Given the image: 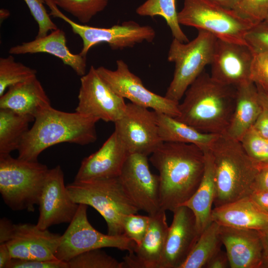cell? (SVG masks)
I'll list each match as a JSON object with an SVG mask.
<instances>
[{"instance_id":"37","label":"cell","mask_w":268,"mask_h":268,"mask_svg":"<svg viewBox=\"0 0 268 268\" xmlns=\"http://www.w3.org/2000/svg\"><path fill=\"white\" fill-rule=\"evenodd\" d=\"M27 4L31 15L38 26V31L36 38L46 36L49 31L58 28L52 20L47 12L44 4V0H23Z\"/></svg>"},{"instance_id":"50","label":"cell","mask_w":268,"mask_h":268,"mask_svg":"<svg viewBox=\"0 0 268 268\" xmlns=\"http://www.w3.org/2000/svg\"><path fill=\"white\" fill-rule=\"evenodd\" d=\"M10 15L9 11L6 9L2 8L0 10V22L6 19Z\"/></svg>"},{"instance_id":"24","label":"cell","mask_w":268,"mask_h":268,"mask_svg":"<svg viewBox=\"0 0 268 268\" xmlns=\"http://www.w3.org/2000/svg\"><path fill=\"white\" fill-rule=\"evenodd\" d=\"M51 106L50 100L36 76L10 86L0 96V109L34 118Z\"/></svg>"},{"instance_id":"1","label":"cell","mask_w":268,"mask_h":268,"mask_svg":"<svg viewBox=\"0 0 268 268\" xmlns=\"http://www.w3.org/2000/svg\"><path fill=\"white\" fill-rule=\"evenodd\" d=\"M149 161L158 171L162 209L173 211L195 193L205 168V151L189 143L164 142Z\"/></svg>"},{"instance_id":"42","label":"cell","mask_w":268,"mask_h":268,"mask_svg":"<svg viewBox=\"0 0 268 268\" xmlns=\"http://www.w3.org/2000/svg\"><path fill=\"white\" fill-rule=\"evenodd\" d=\"M253 128L261 135L268 139V109L264 106Z\"/></svg>"},{"instance_id":"40","label":"cell","mask_w":268,"mask_h":268,"mask_svg":"<svg viewBox=\"0 0 268 268\" xmlns=\"http://www.w3.org/2000/svg\"><path fill=\"white\" fill-rule=\"evenodd\" d=\"M6 268H69L67 262L59 260H37L12 258Z\"/></svg>"},{"instance_id":"46","label":"cell","mask_w":268,"mask_h":268,"mask_svg":"<svg viewBox=\"0 0 268 268\" xmlns=\"http://www.w3.org/2000/svg\"><path fill=\"white\" fill-rule=\"evenodd\" d=\"M10 251L5 243L0 244V268H6L12 259Z\"/></svg>"},{"instance_id":"38","label":"cell","mask_w":268,"mask_h":268,"mask_svg":"<svg viewBox=\"0 0 268 268\" xmlns=\"http://www.w3.org/2000/svg\"><path fill=\"white\" fill-rule=\"evenodd\" d=\"M244 39L254 54L268 53V22L265 20L251 27Z\"/></svg>"},{"instance_id":"33","label":"cell","mask_w":268,"mask_h":268,"mask_svg":"<svg viewBox=\"0 0 268 268\" xmlns=\"http://www.w3.org/2000/svg\"><path fill=\"white\" fill-rule=\"evenodd\" d=\"M67 263L69 268H123L122 262H118L101 249L80 253Z\"/></svg>"},{"instance_id":"19","label":"cell","mask_w":268,"mask_h":268,"mask_svg":"<svg viewBox=\"0 0 268 268\" xmlns=\"http://www.w3.org/2000/svg\"><path fill=\"white\" fill-rule=\"evenodd\" d=\"M130 154L114 131L97 151L82 160L74 181L119 177Z\"/></svg>"},{"instance_id":"28","label":"cell","mask_w":268,"mask_h":268,"mask_svg":"<svg viewBox=\"0 0 268 268\" xmlns=\"http://www.w3.org/2000/svg\"><path fill=\"white\" fill-rule=\"evenodd\" d=\"M35 118L11 110L0 109V155L18 150Z\"/></svg>"},{"instance_id":"44","label":"cell","mask_w":268,"mask_h":268,"mask_svg":"<svg viewBox=\"0 0 268 268\" xmlns=\"http://www.w3.org/2000/svg\"><path fill=\"white\" fill-rule=\"evenodd\" d=\"M15 224L6 217L0 219V244L7 243L11 238Z\"/></svg>"},{"instance_id":"35","label":"cell","mask_w":268,"mask_h":268,"mask_svg":"<svg viewBox=\"0 0 268 268\" xmlns=\"http://www.w3.org/2000/svg\"><path fill=\"white\" fill-rule=\"evenodd\" d=\"M232 10L254 26L266 20L268 14V0H240Z\"/></svg>"},{"instance_id":"10","label":"cell","mask_w":268,"mask_h":268,"mask_svg":"<svg viewBox=\"0 0 268 268\" xmlns=\"http://www.w3.org/2000/svg\"><path fill=\"white\" fill-rule=\"evenodd\" d=\"M88 205L79 204L78 210L61 238L56 257L67 262L74 256L89 250L115 248L134 252L136 244L125 235L104 234L95 229L87 216Z\"/></svg>"},{"instance_id":"26","label":"cell","mask_w":268,"mask_h":268,"mask_svg":"<svg viewBox=\"0 0 268 268\" xmlns=\"http://www.w3.org/2000/svg\"><path fill=\"white\" fill-rule=\"evenodd\" d=\"M205 151V164L203 175L197 190L183 205L194 213L196 227L200 235L211 222L212 205L215 193V181L213 164L208 150Z\"/></svg>"},{"instance_id":"39","label":"cell","mask_w":268,"mask_h":268,"mask_svg":"<svg viewBox=\"0 0 268 268\" xmlns=\"http://www.w3.org/2000/svg\"><path fill=\"white\" fill-rule=\"evenodd\" d=\"M250 80L257 88L268 94V53L254 54L251 67Z\"/></svg>"},{"instance_id":"3","label":"cell","mask_w":268,"mask_h":268,"mask_svg":"<svg viewBox=\"0 0 268 268\" xmlns=\"http://www.w3.org/2000/svg\"><path fill=\"white\" fill-rule=\"evenodd\" d=\"M98 121L76 112H65L51 106L35 118L18 150L17 158L37 161L42 151L60 143L80 145L93 143L97 138L96 124Z\"/></svg>"},{"instance_id":"20","label":"cell","mask_w":268,"mask_h":268,"mask_svg":"<svg viewBox=\"0 0 268 268\" xmlns=\"http://www.w3.org/2000/svg\"><path fill=\"white\" fill-rule=\"evenodd\" d=\"M220 235L231 268H264L259 230L220 225Z\"/></svg>"},{"instance_id":"17","label":"cell","mask_w":268,"mask_h":268,"mask_svg":"<svg viewBox=\"0 0 268 268\" xmlns=\"http://www.w3.org/2000/svg\"><path fill=\"white\" fill-rule=\"evenodd\" d=\"M254 55L247 45L217 39L210 64V76L220 83L235 87L251 81Z\"/></svg>"},{"instance_id":"5","label":"cell","mask_w":268,"mask_h":268,"mask_svg":"<svg viewBox=\"0 0 268 268\" xmlns=\"http://www.w3.org/2000/svg\"><path fill=\"white\" fill-rule=\"evenodd\" d=\"M71 199L96 209L105 219L108 234H124V216L137 213L139 209L126 192L119 177L73 181L66 186Z\"/></svg>"},{"instance_id":"47","label":"cell","mask_w":268,"mask_h":268,"mask_svg":"<svg viewBox=\"0 0 268 268\" xmlns=\"http://www.w3.org/2000/svg\"><path fill=\"white\" fill-rule=\"evenodd\" d=\"M259 232L263 248L264 268H268V229Z\"/></svg>"},{"instance_id":"23","label":"cell","mask_w":268,"mask_h":268,"mask_svg":"<svg viewBox=\"0 0 268 268\" xmlns=\"http://www.w3.org/2000/svg\"><path fill=\"white\" fill-rule=\"evenodd\" d=\"M211 220L220 225L240 229H268V213L248 196L218 207L211 212Z\"/></svg>"},{"instance_id":"51","label":"cell","mask_w":268,"mask_h":268,"mask_svg":"<svg viewBox=\"0 0 268 268\" xmlns=\"http://www.w3.org/2000/svg\"><path fill=\"white\" fill-rule=\"evenodd\" d=\"M265 20L267 21V22H268V15L267 16V18H266Z\"/></svg>"},{"instance_id":"45","label":"cell","mask_w":268,"mask_h":268,"mask_svg":"<svg viewBox=\"0 0 268 268\" xmlns=\"http://www.w3.org/2000/svg\"><path fill=\"white\" fill-rule=\"evenodd\" d=\"M249 196L259 206L268 213V191H254Z\"/></svg>"},{"instance_id":"29","label":"cell","mask_w":268,"mask_h":268,"mask_svg":"<svg viewBox=\"0 0 268 268\" xmlns=\"http://www.w3.org/2000/svg\"><path fill=\"white\" fill-rule=\"evenodd\" d=\"M220 225L212 221L200 235L197 243L180 268H203L222 245Z\"/></svg>"},{"instance_id":"32","label":"cell","mask_w":268,"mask_h":268,"mask_svg":"<svg viewBox=\"0 0 268 268\" xmlns=\"http://www.w3.org/2000/svg\"><path fill=\"white\" fill-rule=\"evenodd\" d=\"M55 4L82 24L90 21L107 6L109 0H53Z\"/></svg>"},{"instance_id":"4","label":"cell","mask_w":268,"mask_h":268,"mask_svg":"<svg viewBox=\"0 0 268 268\" xmlns=\"http://www.w3.org/2000/svg\"><path fill=\"white\" fill-rule=\"evenodd\" d=\"M208 151L214 171L215 207L249 196L261 165L248 156L240 142L220 134Z\"/></svg>"},{"instance_id":"34","label":"cell","mask_w":268,"mask_h":268,"mask_svg":"<svg viewBox=\"0 0 268 268\" xmlns=\"http://www.w3.org/2000/svg\"><path fill=\"white\" fill-rule=\"evenodd\" d=\"M239 141L248 156L259 165L268 164V139L258 133L253 127Z\"/></svg>"},{"instance_id":"18","label":"cell","mask_w":268,"mask_h":268,"mask_svg":"<svg viewBox=\"0 0 268 268\" xmlns=\"http://www.w3.org/2000/svg\"><path fill=\"white\" fill-rule=\"evenodd\" d=\"M61 235L47 229H41L36 225L19 223L9 240L6 243L12 258L26 260H54L60 244Z\"/></svg>"},{"instance_id":"7","label":"cell","mask_w":268,"mask_h":268,"mask_svg":"<svg viewBox=\"0 0 268 268\" xmlns=\"http://www.w3.org/2000/svg\"><path fill=\"white\" fill-rule=\"evenodd\" d=\"M217 38L210 33L199 30L197 37L187 43L173 38L167 60L175 64L173 78L165 97L179 102L190 85L210 65Z\"/></svg>"},{"instance_id":"25","label":"cell","mask_w":268,"mask_h":268,"mask_svg":"<svg viewBox=\"0 0 268 268\" xmlns=\"http://www.w3.org/2000/svg\"><path fill=\"white\" fill-rule=\"evenodd\" d=\"M263 109L258 88L252 81L236 87L234 112L229 126L223 134L239 141L253 126Z\"/></svg>"},{"instance_id":"31","label":"cell","mask_w":268,"mask_h":268,"mask_svg":"<svg viewBox=\"0 0 268 268\" xmlns=\"http://www.w3.org/2000/svg\"><path fill=\"white\" fill-rule=\"evenodd\" d=\"M36 69L16 62L12 55L0 58V96L10 86L36 76Z\"/></svg>"},{"instance_id":"11","label":"cell","mask_w":268,"mask_h":268,"mask_svg":"<svg viewBox=\"0 0 268 268\" xmlns=\"http://www.w3.org/2000/svg\"><path fill=\"white\" fill-rule=\"evenodd\" d=\"M101 77L120 96L131 103L151 108L174 118L179 116V102L161 96L147 89L140 78L133 73L123 60L116 61V68H96Z\"/></svg>"},{"instance_id":"13","label":"cell","mask_w":268,"mask_h":268,"mask_svg":"<svg viewBox=\"0 0 268 268\" xmlns=\"http://www.w3.org/2000/svg\"><path fill=\"white\" fill-rule=\"evenodd\" d=\"M75 112L106 122L118 120L126 110L124 98L116 94L91 66L81 76Z\"/></svg>"},{"instance_id":"43","label":"cell","mask_w":268,"mask_h":268,"mask_svg":"<svg viewBox=\"0 0 268 268\" xmlns=\"http://www.w3.org/2000/svg\"><path fill=\"white\" fill-rule=\"evenodd\" d=\"M230 263L226 252L221 249L209 260L205 268H227Z\"/></svg>"},{"instance_id":"27","label":"cell","mask_w":268,"mask_h":268,"mask_svg":"<svg viewBox=\"0 0 268 268\" xmlns=\"http://www.w3.org/2000/svg\"><path fill=\"white\" fill-rule=\"evenodd\" d=\"M156 112L159 135L163 142L193 144L206 151L220 135L201 132L176 118Z\"/></svg>"},{"instance_id":"12","label":"cell","mask_w":268,"mask_h":268,"mask_svg":"<svg viewBox=\"0 0 268 268\" xmlns=\"http://www.w3.org/2000/svg\"><path fill=\"white\" fill-rule=\"evenodd\" d=\"M115 124V132L130 154L151 155L162 143L158 133L156 112L133 103Z\"/></svg>"},{"instance_id":"30","label":"cell","mask_w":268,"mask_h":268,"mask_svg":"<svg viewBox=\"0 0 268 268\" xmlns=\"http://www.w3.org/2000/svg\"><path fill=\"white\" fill-rule=\"evenodd\" d=\"M136 13L141 16L162 17L169 27L173 38L183 43L189 42L178 21L176 0H146L136 8Z\"/></svg>"},{"instance_id":"16","label":"cell","mask_w":268,"mask_h":268,"mask_svg":"<svg viewBox=\"0 0 268 268\" xmlns=\"http://www.w3.org/2000/svg\"><path fill=\"white\" fill-rule=\"evenodd\" d=\"M172 212L173 220L158 268H180L200 236L194 214L189 207L181 205Z\"/></svg>"},{"instance_id":"36","label":"cell","mask_w":268,"mask_h":268,"mask_svg":"<svg viewBox=\"0 0 268 268\" xmlns=\"http://www.w3.org/2000/svg\"><path fill=\"white\" fill-rule=\"evenodd\" d=\"M149 215L136 214L124 216L123 220L124 234L134 242L136 246L140 245L148 227Z\"/></svg>"},{"instance_id":"41","label":"cell","mask_w":268,"mask_h":268,"mask_svg":"<svg viewBox=\"0 0 268 268\" xmlns=\"http://www.w3.org/2000/svg\"><path fill=\"white\" fill-rule=\"evenodd\" d=\"M254 191H268V164L260 166L253 183Z\"/></svg>"},{"instance_id":"49","label":"cell","mask_w":268,"mask_h":268,"mask_svg":"<svg viewBox=\"0 0 268 268\" xmlns=\"http://www.w3.org/2000/svg\"><path fill=\"white\" fill-rule=\"evenodd\" d=\"M258 88L259 96L260 101L263 106L268 109V94L266 93L261 89Z\"/></svg>"},{"instance_id":"14","label":"cell","mask_w":268,"mask_h":268,"mask_svg":"<svg viewBox=\"0 0 268 268\" xmlns=\"http://www.w3.org/2000/svg\"><path fill=\"white\" fill-rule=\"evenodd\" d=\"M119 177L129 197L139 210L151 216L162 209L159 176L150 171L147 156L130 154Z\"/></svg>"},{"instance_id":"9","label":"cell","mask_w":268,"mask_h":268,"mask_svg":"<svg viewBox=\"0 0 268 268\" xmlns=\"http://www.w3.org/2000/svg\"><path fill=\"white\" fill-rule=\"evenodd\" d=\"M51 9L50 16L60 18L68 23L72 31L82 41L80 54L86 57L89 50L100 43H106L113 50L132 48L143 42L151 43L155 38L154 29L149 25H141L134 21H124L109 28H100L80 24L64 14L53 0H45Z\"/></svg>"},{"instance_id":"21","label":"cell","mask_w":268,"mask_h":268,"mask_svg":"<svg viewBox=\"0 0 268 268\" xmlns=\"http://www.w3.org/2000/svg\"><path fill=\"white\" fill-rule=\"evenodd\" d=\"M165 210L149 216L147 231L134 252L123 258V268H158L169 227Z\"/></svg>"},{"instance_id":"22","label":"cell","mask_w":268,"mask_h":268,"mask_svg":"<svg viewBox=\"0 0 268 268\" xmlns=\"http://www.w3.org/2000/svg\"><path fill=\"white\" fill-rule=\"evenodd\" d=\"M8 53L11 55L48 53L60 59L78 75L82 76L86 74V57L70 51L67 45L66 34L59 28L52 31L44 37L35 38L31 41L11 47Z\"/></svg>"},{"instance_id":"15","label":"cell","mask_w":268,"mask_h":268,"mask_svg":"<svg viewBox=\"0 0 268 268\" xmlns=\"http://www.w3.org/2000/svg\"><path fill=\"white\" fill-rule=\"evenodd\" d=\"M38 205L39 216L36 226L41 229L70 223L74 217L79 204L73 201L67 192L60 166L49 169Z\"/></svg>"},{"instance_id":"6","label":"cell","mask_w":268,"mask_h":268,"mask_svg":"<svg viewBox=\"0 0 268 268\" xmlns=\"http://www.w3.org/2000/svg\"><path fill=\"white\" fill-rule=\"evenodd\" d=\"M49 169L37 161L0 155V193L14 211H35Z\"/></svg>"},{"instance_id":"8","label":"cell","mask_w":268,"mask_h":268,"mask_svg":"<svg viewBox=\"0 0 268 268\" xmlns=\"http://www.w3.org/2000/svg\"><path fill=\"white\" fill-rule=\"evenodd\" d=\"M178 17L180 25L207 31L218 39L241 44L247 45L245 35L253 26L232 9L210 0H184Z\"/></svg>"},{"instance_id":"48","label":"cell","mask_w":268,"mask_h":268,"mask_svg":"<svg viewBox=\"0 0 268 268\" xmlns=\"http://www.w3.org/2000/svg\"><path fill=\"white\" fill-rule=\"evenodd\" d=\"M220 6L228 9H233L240 0H210Z\"/></svg>"},{"instance_id":"2","label":"cell","mask_w":268,"mask_h":268,"mask_svg":"<svg viewBox=\"0 0 268 268\" xmlns=\"http://www.w3.org/2000/svg\"><path fill=\"white\" fill-rule=\"evenodd\" d=\"M236 96V87L220 83L203 71L185 92L176 118L202 133L225 134Z\"/></svg>"}]
</instances>
